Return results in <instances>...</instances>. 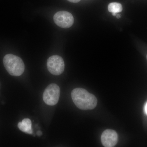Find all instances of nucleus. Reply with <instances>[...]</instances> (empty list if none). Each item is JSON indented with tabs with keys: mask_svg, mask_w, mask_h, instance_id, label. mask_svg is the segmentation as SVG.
I'll return each mask as SVG.
<instances>
[{
	"mask_svg": "<svg viewBox=\"0 0 147 147\" xmlns=\"http://www.w3.org/2000/svg\"><path fill=\"white\" fill-rule=\"evenodd\" d=\"M18 126L19 129L23 132L29 134H32V122L30 119H24L22 122L18 123Z\"/></svg>",
	"mask_w": 147,
	"mask_h": 147,
	"instance_id": "7",
	"label": "nucleus"
},
{
	"mask_svg": "<svg viewBox=\"0 0 147 147\" xmlns=\"http://www.w3.org/2000/svg\"><path fill=\"white\" fill-rule=\"evenodd\" d=\"M145 112H146V113L147 114V102L146 104V105H145Z\"/></svg>",
	"mask_w": 147,
	"mask_h": 147,
	"instance_id": "11",
	"label": "nucleus"
},
{
	"mask_svg": "<svg viewBox=\"0 0 147 147\" xmlns=\"http://www.w3.org/2000/svg\"><path fill=\"white\" fill-rule=\"evenodd\" d=\"M117 15V13H113V16H115Z\"/></svg>",
	"mask_w": 147,
	"mask_h": 147,
	"instance_id": "13",
	"label": "nucleus"
},
{
	"mask_svg": "<svg viewBox=\"0 0 147 147\" xmlns=\"http://www.w3.org/2000/svg\"><path fill=\"white\" fill-rule=\"evenodd\" d=\"M116 16H117V18H121V15H120L119 14H117Z\"/></svg>",
	"mask_w": 147,
	"mask_h": 147,
	"instance_id": "12",
	"label": "nucleus"
},
{
	"mask_svg": "<svg viewBox=\"0 0 147 147\" xmlns=\"http://www.w3.org/2000/svg\"><path fill=\"white\" fill-rule=\"evenodd\" d=\"M54 21L58 26L68 28L72 26L74 19L72 14L68 11H61L57 12L54 16Z\"/></svg>",
	"mask_w": 147,
	"mask_h": 147,
	"instance_id": "5",
	"label": "nucleus"
},
{
	"mask_svg": "<svg viewBox=\"0 0 147 147\" xmlns=\"http://www.w3.org/2000/svg\"><path fill=\"white\" fill-rule=\"evenodd\" d=\"M42 134V132L40 131H38L37 132V135L38 136H41Z\"/></svg>",
	"mask_w": 147,
	"mask_h": 147,
	"instance_id": "10",
	"label": "nucleus"
},
{
	"mask_svg": "<svg viewBox=\"0 0 147 147\" xmlns=\"http://www.w3.org/2000/svg\"><path fill=\"white\" fill-rule=\"evenodd\" d=\"M67 1L71 3H77L79 2L81 0H67Z\"/></svg>",
	"mask_w": 147,
	"mask_h": 147,
	"instance_id": "9",
	"label": "nucleus"
},
{
	"mask_svg": "<svg viewBox=\"0 0 147 147\" xmlns=\"http://www.w3.org/2000/svg\"><path fill=\"white\" fill-rule=\"evenodd\" d=\"M60 89L57 84H50L45 89L43 94V100L47 105L53 106L59 101Z\"/></svg>",
	"mask_w": 147,
	"mask_h": 147,
	"instance_id": "3",
	"label": "nucleus"
},
{
	"mask_svg": "<svg viewBox=\"0 0 147 147\" xmlns=\"http://www.w3.org/2000/svg\"><path fill=\"white\" fill-rule=\"evenodd\" d=\"M101 141L104 147H114L117 144L118 136L115 130L111 129H106L101 134Z\"/></svg>",
	"mask_w": 147,
	"mask_h": 147,
	"instance_id": "6",
	"label": "nucleus"
},
{
	"mask_svg": "<svg viewBox=\"0 0 147 147\" xmlns=\"http://www.w3.org/2000/svg\"></svg>",
	"mask_w": 147,
	"mask_h": 147,
	"instance_id": "14",
	"label": "nucleus"
},
{
	"mask_svg": "<svg viewBox=\"0 0 147 147\" xmlns=\"http://www.w3.org/2000/svg\"><path fill=\"white\" fill-rule=\"evenodd\" d=\"M108 11L112 13H119L123 10L122 5L119 3H110L108 6Z\"/></svg>",
	"mask_w": 147,
	"mask_h": 147,
	"instance_id": "8",
	"label": "nucleus"
},
{
	"mask_svg": "<svg viewBox=\"0 0 147 147\" xmlns=\"http://www.w3.org/2000/svg\"><path fill=\"white\" fill-rule=\"evenodd\" d=\"M47 67L48 71L53 75H60L64 70L63 59L58 55L51 56L47 60Z\"/></svg>",
	"mask_w": 147,
	"mask_h": 147,
	"instance_id": "4",
	"label": "nucleus"
},
{
	"mask_svg": "<svg viewBox=\"0 0 147 147\" xmlns=\"http://www.w3.org/2000/svg\"><path fill=\"white\" fill-rule=\"evenodd\" d=\"M71 96L75 105L81 110H92L97 105V99L96 96L84 89H74L71 92Z\"/></svg>",
	"mask_w": 147,
	"mask_h": 147,
	"instance_id": "1",
	"label": "nucleus"
},
{
	"mask_svg": "<svg viewBox=\"0 0 147 147\" xmlns=\"http://www.w3.org/2000/svg\"><path fill=\"white\" fill-rule=\"evenodd\" d=\"M5 67L12 76H21L25 70V65L21 58L12 54L6 55L3 58Z\"/></svg>",
	"mask_w": 147,
	"mask_h": 147,
	"instance_id": "2",
	"label": "nucleus"
}]
</instances>
